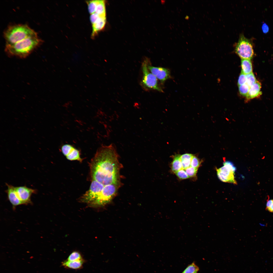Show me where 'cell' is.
<instances>
[{
	"label": "cell",
	"instance_id": "cell-11",
	"mask_svg": "<svg viewBox=\"0 0 273 273\" xmlns=\"http://www.w3.org/2000/svg\"><path fill=\"white\" fill-rule=\"evenodd\" d=\"M148 68L151 72L162 83L171 77L170 71L167 69L153 66L151 65L150 62L148 65Z\"/></svg>",
	"mask_w": 273,
	"mask_h": 273
},
{
	"label": "cell",
	"instance_id": "cell-24",
	"mask_svg": "<svg viewBox=\"0 0 273 273\" xmlns=\"http://www.w3.org/2000/svg\"><path fill=\"white\" fill-rule=\"evenodd\" d=\"M246 83L249 87L257 81L253 72L246 75Z\"/></svg>",
	"mask_w": 273,
	"mask_h": 273
},
{
	"label": "cell",
	"instance_id": "cell-27",
	"mask_svg": "<svg viewBox=\"0 0 273 273\" xmlns=\"http://www.w3.org/2000/svg\"><path fill=\"white\" fill-rule=\"evenodd\" d=\"M177 176L181 179H186L189 178L185 170L182 169L174 172Z\"/></svg>",
	"mask_w": 273,
	"mask_h": 273
},
{
	"label": "cell",
	"instance_id": "cell-13",
	"mask_svg": "<svg viewBox=\"0 0 273 273\" xmlns=\"http://www.w3.org/2000/svg\"><path fill=\"white\" fill-rule=\"evenodd\" d=\"M261 87L260 83L257 81L250 86L248 93L246 97V99L249 100L258 96L261 93Z\"/></svg>",
	"mask_w": 273,
	"mask_h": 273
},
{
	"label": "cell",
	"instance_id": "cell-3",
	"mask_svg": "<svg viewBox=\"0 0 273 273\" xmlns=\"http://www.w3.org/2000/svg\"><path fill=\"white\" fill-rule=\"evenodd\" d=\"M4 35L6 44H11L37 34L27 25L18 24L8 27L5 31Z\"/></svg>",
	"mask_w": 273,
	"mask_h": 273
},
{
	"label": "cell",
	"instance_id": "cell-30",
	"mask_svg": "<svg viewBox=\"0 0 273 273\" xmlns=\"http://www.w3.org/2000/svg\"><path fill=\"white\" fill-rule=\"evenodd\" d=\"M266 209L271 212H273V199L267 200Z\"/></svg>",
	"mask_w": 273,
	"mask_h": 273
},
{
	"label": "cell",
	"instance_id": "cell-14",
	"mask_svg": "<svg viewBox=\"0 0 273 273\" xmlns=\"http://www.w3.org/2000/svg\"><path fill=\"white\" fill-rule=\"evenodd\" d=\"M84 262L83 259L73 261H69L66 260L63 262L62 263L63 266L65 268L77 269L81 268L82 267Z\"/></svg>",
	"mask_w": 273,
	"mask_h": 273
},
{
	"label": "cell",
	"instance_id": "cell-2",
	"mask_svg": "<svg viewBox=\"0 0 273 273\" xmlns=\"http://www.w3.org/2000/svg\"><path fill=\"white\" fill-rule=\"evenodd\" d=\"M41 41L37 35L31 36L12 44H6L5 51L10 56L25 58L40 44Z\"/></svg>",
	"mask_w": 273,
	"mask_h": 273
},
{
	"label": "cell",
	"instance_id": "cell-22",
	"mask_svg": "<svg viewBox=\"0 0 273 273\" xmlns=\"http://www.w3.org/2000/svg\"><path fill=\"white\" fill-rule=\"evenodd\" d=\"M98 0H91L86 1L89 13L91 14L95 12Z\"/></svg>",
	"mask_w": 273,
	"mask_h": 273
},
{
	"label": "cell",
	"instance_id": "cell-15",
	"mask_svg": "<svg viewBox=\"0 0 273 273\" xmlns=\"http://www.w3.org/2000/svg\"><path fill=\"white\" fill-rule=\"evenodd\" d=\"M241 72L246 75L252 72V67L251 59H241Z\"/></svg>",
	"mask_w": 273,
	"mask_h": 273
},
{
	"label": "cell",
	"instance_id": "cell-17",
	"mask_svg": "<svg viewBox=\"0 0 273 273\" xmlns=\"http://www.w3.org/2000/svg\"><path fill=\"white\" fill-rule=\"evenodd\" d=\"M193 155L190 153H185L180 155L183 169L185 170L191 166L192 159Z\"/></svg>",
	"mask_w": 273,
	"mask_h": 273
},
{
	"label": "cell",
	"instance_id": "cell-26",
	"mask_svg": "<svg viewBox=\"0 0 273 273\" xmlns=\"http://www.w3.org/2000/svg\"><path fill=\"white\" fill-rule=\"evenodd\" d=\"M198 169L191 166L185 169V170L189 177H194L196 176Z\"/></svg>",
	"mask_w": 273,
	"mask_h": 273
},
{
	"label": "cell",
	"instance_id": "cell-16",
	"mask_svg": "<svg viewBox=\"0 0 273 273\" xmlns=\"http://www.w3.org/2000/svg\"><path fill=\"white\" fill-rule=\"evenodd\" d=\"M180 156V155L176 154L174 157L172 163L171 169L174 173L183 169Z\"/></svg>",
	"mask_w": 273,
	"mask_h": 273
},
{
	"label": "cell",
	"instance_id": "cell-29",
	"mask_svg": "<svg viewBox=\"0 0 273 273\" xmlns=\"http://www.w3.org/2000/svg\"><path fill=\"white\" fill-rule=\"evenodd\" d=\"M246 83V75L241 72L238 78V84L239 86L245 84Z\"/></svg>",
	"mask_w": 273,
	"mask_h": 273
},
{
	"label": "cell",
	"instance_id": "cell-10",
	"mask_svg": "<svg viewBox=\"0 0 273 273\" xmlns=\"http://www.w3.org/2000/svg\"><path fill=\"white\" fill-rule=\"evenodd\" d=\"M61 150L68 160L82 162L83 159L80 156L79 151L73 146L68 144H64L61 147Z\"/></svg>",
	"mask_w": 273,
	"mask_h": 273
},
{
	"label": "cell",
	"instance_id": "cell-21",
	"mask_svg": "<svg viewBox=\"0 0 273 273\" xmlns=\"http://www.w3.org/2000/svg\"><path fill=\"white\" fill-rule=\"evenodd\" d=\"M106 19V16H101L96 13L90 14V19L92 25L101 20Z\"/></svg>",
	"mask_w": 273,
	"mask_h": 273
},
{
	"label": "cell",
	"instance_id": "cell-19",
	"mask_svg": "<svg viewBox=\"0 0 273 273\" xmlns=\"http://www.w3.org/2000/svg\"><path fill=\"white\" fill-rule=\"evenodd\" d=\"M105 3L104 0H98L94 13L101 16H106Z\"/></svg>",
	"mask_w": 273,
	"mask_h": 273
},
{
	"label": "cell",
	"instance_id": "cell-31",
	"mask_svg": "<svg viewBox=\"0 0 273 273\" xmlns=\"http://www.w3.org/2000/svg\"><path fill=\"white\" fill-rule=\"evenodd\" d=\"M262 29L263 33H266L269 30V27L267 25L264 23L263 24L262 26Z\"/></svg>",
	"mask_w": 273,
	"mask_h": 273
},
{
	"label": "cell",
	"instance_id": "cell-1",
	"mask_svg": "<svg viewBox=\"0 0 273 273\" xmlns=\"http://www.w3.org/2000/svg\"><path fill=\"white\" fill-rule=\"evenodd\" d=\"M121 165L113 144L102 146L97 150L90 164L92 180L104 186L119 184V172Z\"/></svg>",
	"mask_w": 273,
	"mask_h": 273
},
{
	"label": "cell",
	"instance_id": "cell-8",
	"mask_svg": "<svg viewBox=\"0 0 273 273\" xmlns=\"http://www.w3.org/2000/svg\"><path fill=\"white\" fill-rule=\"evenodd\" d=\"M104 186L103 185L96 180H92L89 189L81 197V201L89 204L97 198Z\"/></svg>",
	"mask_w": 273,
	"mask_h": 273
},
{
	"label": "cell",
	"instance_id": "cell-20",
	"mask_svg": "<svg viewBox=\"0 0 273 273\" xmlns=\"http://www.w3.org/2000/svg\"><path fill=\"white\" fill-rule=\"evenodd\" d=\"M199 270V267L194 262L189 265L182 273H197Z\"/></svg>",
	"mask_w": 273,
	"mask_h": 273
},
{
	"label": "cell",
	"instance_id": "cell-9",
	"mask_svg": "<svg viewBox=\"0 0 273 273\" xmlns=\"http://www.w3.org/2000/svg\"><path fill=\"white\" fill-rule=\"evenodd\" d=\"M15 188L18 196L24 204L31 203L32 195L36 192V190L26 186L15 187Z\"/></svg>",
	"mask_w": 273,
	"mask_h": 273
},
{
	"label": "cell",
	"instance_id": "cell-25",
	"mask_svg": "<svg viewBox=\"0 0 273 273\" xmlns=\"http://www.w3.org/2000/svg\"><path fill=\"white\" fill-rule=\"evenodd\" d=\"M239 90L240 95L246 97L250 87L246 84L239 85Z\"/></svg>",
	"mask_w": 273,
	"mask_h": 273
},
{
	"label": "cell",
	"instance_id": "cell-23",
	"mask_svg": "<svg viewBox=\"0 0 273 273\" xmlns=\"http://www.w3.org/2000/svg\"><path fill=\"white\" fill-rule=\"evenodd\" d=\"M83 259L80 253L77 251H74L70 255L66 260L69 261H73Z\"/></svg>",
	"mask_w": 273,
	"mask_h": 273
},
{
	"label": "cell",
	"instance_id": "cell-5",
	"mask_svg": "<svg viewBox=\"0 0 273 273\" xmlns=\"http://www.w3.org/2000/svg\"><path fill=\"white\" fill-rule=\"evenodd\" d=\"M234 45L235 52L241 59H251L253 58L254 52L252 42L243 33L240 34L238 41Z\"/></svg>",
	"mask_w": 273,
	"mask_h": 273
},
{
	"label": "cell",
	"instance_id": "cell-32",
	"mask_svg": "<svg viewBox=\"0 0 273 273\" xmlns=\"http://www.w3.org/2000/svg\"><path fill=\"white\" fill-rule=\"evenodd\" d=\"M185 18L186 20H188L189 18V17L188 16H186L185 17Z\"/></svg>",
	"mask_w": 273,
	"mask_h": 273
},
{
	"label": "cell",
	"instance_id": "cell-4",
	"mask_svg": "<svg viewBox=\"0 0 273 273\" xmlns=\"http://www.w3.org/2000/svg\"><path fill=\"white\" fill-rule=\"evenodd\" d=\"M149 62V59L146 58L142 62L143 77L141 85L146 89H153L163 92V90L159 85L157 79L148 69V65Z\"/></svg>",
	"mask_w": 273,
	"mask_h": 273
},
{
	"label": "cell",
	"instance_id": "cell-18",
	"mask_svg": "<svg viewBox=\"0 0 273 273\" xmlns=\"http://www.w3.org/2000/svg\"><path fill=\"white\" fill-rule=\"evenodd\" d=\"M106 22V19H104L92 25L93 30L91 36L93 38L95 36L98 32L103 28Z\"/></svg>",
	"mask_w": 273,
	"mask_h": 273
},
{
	"label": "cell",
	"instance_id": "cell-12",
	"mask_svg": "<svg viewBox=\"0 0 273 273\" xmlns=\"http://www.w3.org/2000/svg\"><path fill=\"white\" fill-rule=\"evenodd\" d=\"M7 189L6 190L8 199L12 205L15 208L17 206L24 204L18 196L15 190V187L6 183Z\"/></svg>",
	"mask_w": 273,
	"mask_h": 273
},
{
	"label": "cell",
	"instance_id": "cell-7",
	"mask_svg": "<svg viewBox=\"0 0 273 273\" xmlns=\"http://www.w3.org/2000/svg\"><path fill=\"white\" fill-rule=\"evenodd\" d=\"M236 170V168L232 162L227 161L224 162L223 166L216 170L217 176L221 181L237 184L235 177Z\"/></svg>",
	"mask_w": 273,
	"mask_h": 273
},
{
	"label": "cell",
	"instance_id": "cell-6",
	"mask_svg": "<svg viewBox=\"0 0 273 273\" xmlns=\"http://www.w3.org/2000/svg\"><path fill=\"white\" fill-rule=\"evenodd\" d=\"M119 184H112L104 186L97 198L89 204L93 207H101L109 202L116 194Z\"/></svg>",
	"mask_w": 273,
	"mask_h": 273
},
{
	"label": "cell",
	"instance_id": "cell-28",
	"mask_svg": "<svg viewBox=\"0 0 273 273\" xmlns=\"http://www.w3.org/2000/svg\"><path fill=\"white\" fill-rule=\"evenodd\" d=\"M201 163L200 160L196 156L193 155L191 160V166L194 168L198 169Z\"/></svg>",
	"mask_w": 273,
	"mask_h": 273
}]
</instances>
